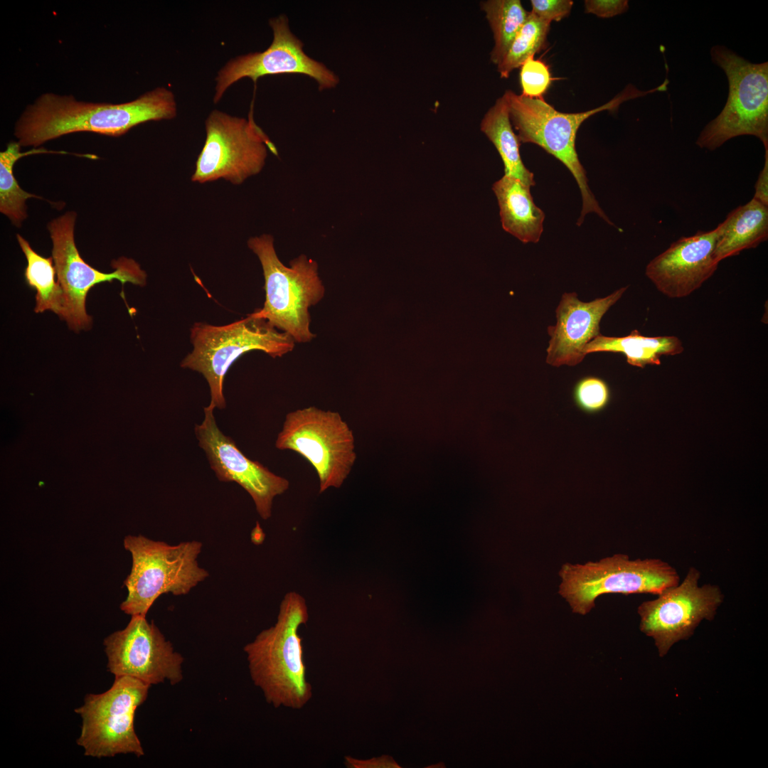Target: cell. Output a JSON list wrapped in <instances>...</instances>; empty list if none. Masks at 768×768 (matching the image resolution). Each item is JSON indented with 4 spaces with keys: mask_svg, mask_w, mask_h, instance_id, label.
Segmentation results:
<instances>
[{
    "mask_svg": "<svg viewBox=\"0 0 768 768\" xmlns=\"http://www.w3.org/2000/svg\"><path fill=\"white\" fill-rule=\"evenodd\" d=\"M176 114L175 95L164 87L121 104L85 102L72 95L46 93L23 112L15 125L14 135L21 146L35 148L78 132L118 137L139 124L171 119Z\"/></svg>",
    "mask_w": 768,
    "mask_h": 768,
    "instance_id": "1",
    "label": "cell"
},
{
    "mask_svg": "<svg viewBox=\"0 0 768 768\" xmlns=\"http://www.w3.org/2000/svg\"><path fill=\"white\" fill-rule=\"evenodd\" d=\"M308 620L305 599L297 592H288L281 602L275 624L243 648L254 685L276 708L302 709L312 698L302 639L298 634L299 626Z\"/></svg>",
    "mask_w": 768,
    "mask_h": 768,
    "instance_id": "2",
    "label": "cell"
},
{
    "mask_svg": "<svg viewBox=\"0 0 768 768\" xmlns=\"http://www.w3.org/2000/svg\"><path fill=\"white\" fill-rule=\"evenodd\" d=\"M654 90H658L657 88ZM654 90L641 92L634 87H626L607 103L577 113L558 111L543 97H527L510 90L503 95L507 102L511 122L518 132L516 135L520 142L532 143L543 148L561 161L577 181L582 201L577 225H580L585 216L591 212L614 225L590 189L586 171L579 160L575 140L580 126L597 112L606 110H614L623 102L654 92Z\"/></svg>",
    "mask_w": 768,
    "mask_h": 768,
    "instance_id": "3",
    "label": "cell"
},
{
    "mask_svg": "<svg viewBox=\"0 0 768 768\" xmlns=\"http://www.w3.org/2000/svg\"><path fill=\"white\" fill-rule=\"evenodd\" d=\"M123 543L131 553L132 565L124 581L127 596L120 609L131 617H146L160 595L186 594L209 576L198 562L203 546L200 541L173 545L141 535H129Z\"/></svg>",
    "mask_w": 768,
    "mask_h": 768,
    "instance_id": "4",
    "label": "cell"
},
{
    "mask_svg": "<svg viewBox=\"0 0 768 768\" xmlns=\"http://www.w3.org/2000/svg\"><path fill=\"white\" fill-rule=\"evenodd\" d=\"M191 341L193 349L181 361V367L205 377L210 388V405L220 410L225 407L224 378L237 359L253 350L272 358L281 357L292 351L295 344L290 335L278 331L255 312L223 326L195 323L191 329Z\"/></svg>",
    "mask_w": 768,
    "mask_h": 768,
    "instance_id": "5",
    "label": "cell"
},
{
    "mask_svg": "<svg viewBox=\"0 0 768 768\" xmlns=\"http://www.w3.org/2000/svg\"><path fill=\"white\" fill-rule=\"evenodd\" d=\"M248 247L257 256L265 279V301L254 312L272 326L290 335L295 342L310 341L315 335L310 331L309 309L324 296V287L319 277L317 263L301 255L290 267L282 263L268 234L250 238Z\"/></svg>",
    "mask_w": 768,
    "mask_h": 768,
    "instance_id": "6",
    "label": "cell"
},
{
    "mask_svg": "<svg viewBox=\"0 0 768 768\" xmlns=\"http://www.w3.org/2000/svg\"><path fill=\"white\" fill-rule=\"evenodd\" d=\"M710 55L725 72L729 92L723 109L704 127L696 144L713 151L734 137L752 135L768 150V63H752L721 45L712 47Z\"/></svg>",
    "mask_w": 768,
    "mask_h": 768,
    "instance_id": "7",
    "label": "cell"
},
{
    "mask_svg": "<svg viewBox=\"0 0 768 768\" xmlns=\"http://www.w3.org/2000/svg\"><path fill=\"white\" fill-rule=\"evenodd\" d=\"M559 575V594L575 613L586 614L596 599L605 594H658L679 583L676 570L658 558L630 560L624 554L589 562L564 564Z\"/></svg>",
    "mask_w": 768,
    "mask_h": 768,
    "instance_id": "8",
    "label": "cell"
},
{
    "mask_svg": "<svg viewBox=\"0 0 768 768\" xmlns=\"http://www.w3.org/2000/svg\"><path fill=\"white\" fill-rule=\"evenodd\" d=\"M275 446L296 452L314 466L319 493L341 487L356 459L353 432L341 415L312 406L286 415Z\"/></svg>",
    "mask_w": 768,
    "mask_h": 768,
    "instance_id": "9",
    "label": "cell"
},
{
    "mask_svg": "<svg viewBox=\"0 0 768 768\" xmlns=\"http://www.w3.org/2000/svg\"><path fill=\"white\" fill-rule=\"evenodd\" d=\"M205 127L206 141L191 176L193 182L223 178L239 185L262 171L268 151L278 155L274 144L255 122L252 106L247 118L214 110Z\"/></svg>",
    "mask_w": 768,
    "mask_h": 768,
    "instance_id": "10",
    "label": "cell"
},
{
    "mask_svg": "<svg viewBox=\"0 0 768 768\" xmlns=\"http://www.w3.org/2000/svg\"><path fill=\"white\" fill-rule=\"evenodd\" d=\"M151 685L127 676H115L110 689L88 694L75 709L82 718L77 744L85 756L114 757L119 754H144L135 732V713L146 699Z\"/></svg>",
    "mask_w": 768,
    "mask_h": 768,
    "instance_id": "11",
    "label": "cell"
},
{
    "mask_svg": "<svg viewBox=\"0 0 768 768\" xmlns=\"http://www.w3.org/2000/svg\"><path fill=\"white\" fill-rule=\"evenodd\" d=\"M76 218V213L68 211L50 221L47 228L53 243L52 257L57 281L65 297L64 320L70 329L79 331L89 329L92 324V318L85 309L86 297L91 288L114 279L119 280L122 285L130 282L144 286L146 274L136 261L124 257L113 262L115 270L110 273L100 272L86 263L75 242Z\"/></svg>",
    "mask_w": 768,
    "mask_h": 768,
    "instance_id": "12",
    "label": "cell"
},
{
    "mask_svg": "<svg viewBox=\"0 0 768 768\" xmlns=\"http://www.w3.org/2000/svg\"><path fill=\"white\" fill-rule=\"evenodd\" d=\"M700 572L690 567L683 580L638 607L640 630L651 637L660 656L671 646L690 637L703 619L713 620L723 601L718 586L698 585Z\"/></svg>",
    "mask_w": 768,
    "mask_h": 768,
    "instance_id": "13",
    "label": "cell"
},
{
    "mask_svg": "<svg viewBox=\"0 0 768 768\" xmlns=\"http://www.w3.org/2000/svg\"><path fill=\"white\" fill-rule=\"evenodd\" d=\"M104 646L107 668L114 676L133 677L151 686L166 681L174 686L183 680V656L146 617L132 616L124 629L105 639Z\"/></svg>",
    "mask_w": 768,
    "mask_h": 768,
    "instance_id": "14",
    "label": "cell"
},
{
    "mask_svg": "<svg viewBox=\"0 0 768 768\" xmlns=\"http://www.w3.org/2000/svg\"><path fill=\"white\" fill-rule=\"evenodd\" d=\"M269 24L273 40L265 50L238 55L228 61L218 72L214 103L221 100L232 85L245 78L256 83L259 78L269 75L303 74L313 78L318 83L319 90L337 85L338 76L324 64L304 53L303 43L291 31L285 15L271 18Z\"/></svg>",
    "mask_w": 768,
    "mask_h": 768,
    "instance_id": "15",
    "label": "cell"
},
{
    "mask_svg": "<svg viewBox=\"0 0 768 768\" xmlns=\"http://www.w3.org/2000/svg\"><path fill=\"white\" fill-rule=\"evenodd\" d=\"M211 405L204 407V419L195 427L199 446L205 451L211 469L221 481H235L252 497L263 520L272 516L274 498L284 493L289 481L270 471L259 462L247 458L234 441L218 427Z\"/></svg>",
    "mask_w": 768,
    "mask_h": 768,
    "instance_id": "16",
    "label": "cell"
},
{
    "mask_svg": "<svg viewBox=\"0 0 768 768\" xmlns=\"http://www.w3.org/2000/svg\"><path fill=\"white\" fill-rule=\"evenodd\" d=\"M717 238V228L681 238L649 262L646 277L669 298L690 295L718 269L714 257Z\"/></svg>",
    "mask_w": 768,
    "mask_h": 768,
    "instance_id": "17",
    "label": "cell"
},
{
    "mask_svg": "<svg viewBox=\"0 0 768 768\" xmlns=\"http://www.w3.org/2000/svg\"><path fill=\"white\" fill-rule=\"evenodd\" d=\"M627 287L593 301L585 302L575 292L565 293L555 310L556 324L548 328L550 336L547 363L574 366L582 361L586 345L600 334L602 316L623 295Z\"/></svg>",
    "mask_w": 768,
    "mask_h": 768,
    "instance_id": "18",
    "label": "cell"
},
{
    "mask_svg": "<svg viewBox=\"0 0 768 768\" xmlns=\"http://www.w3.org/2000/svg\"><path fill=\"white\" fill-rule=\"evenodd\" d=\"M530 188L520 180L505 175L492 186L503 230L523 243L539 241L545 219V213L535 204Z\"/></svg>",
    "mask_w": 768,
    "mask_h": 768,
    "instance_id": "19",
    "label": "cell"
},
{
    "mask_svg": "<svg viewBox=\"0 0 768 768\" xmlns=\"http://www.w3.org/2000/svg\"><path fill=\"white\" fill-rule=\"evenodd\" d=\"M717 262L757 247L768 238V206L754 198L732 210L717 227Z\"/></svg>",
    "mask_w": 768,
    "mask_h": 768,
    "instance_id": "20",
    "label": "cell"
},
{
    "mask_svg": "<svg viewBox=\"0 0 768 768\" xmlns=\"http://www.w3.org/2000/svg\"><path fill=\"white\" fill-rule=\"evenodd\" d=\"M681 341L674 336H644L634 330L626 336H606L601 334L585 346L586 355L596 352L622 353L626 362L633 366L644 368L647 365H660L661 356L683 353Z\"/></svg>",
    "mask_w": 768,
    "mask_h": 768,
    "instance_id": "21",
    "label": "cell"
},
{
    "mask_svg": "<svg viewBox=\"0 0 768 768\" xmlns=\"http://www.w3.org/2000/svg\"><path fill=\"white\" fill-rule=\"evenodd\" d=\"M480 128L498 152L504 165L505 176L518 179L530 187L535 186L533 174L521 159V142L513 132L503 95L484 114Z\"/></svg>",
    "mask_w": 768,
    "mask_h": 768,
    "instance_id": "22",
    "label": "cell"
},
{
    "mask_svg": "<svg viewBox=\"0 0 768 768\" xmlns=\"http://www.w3.org/2000/svg\"><path fill=\"white\" fill-rule=\"evenodd\" d=\"M16 238L27 261L24 271L26 282L36 291L35 312L50 310L64 319L65 297L61 286L55 279L56 271L53 257L38 254L20 234L16 235Z\"/></svg>",
    "mask_w": 768,
    "mask_h": 768,
    "instance_id": "23",
    "label": "cell"
},
{
    "mask_svg": "<svg viewBox=\"0 0 768 768\" xmlns=\"http://www.w3.org/2000/svg\"><path fill=\"white\" fill-rule=\"evenodd\" d=\"M18 142H11L6 149L0 153V211L16 227H21L27 218L26 201L28 198H43L28 193L18 185L13 173L15 163L21 157L42 153L66 154L65 151H48L43 148H33L26 152L21 151Z\"/></svg>",
    "mask_w": 768,
    "mask_h": 768,
    "instance_id": "24",
    "label": "cell"
},
{
    "mask_svg": "<svg viewBox=\"0 0 768 768\" xmlns=\"http://www.w3.org/2000/svg\"><path fill=\"white\" fill-rule=\"evenodd\" d=\"M493 32L494 46L491 61L498 65L526 22L529 12L520 0H488L480 3Z\"/></svg>",
    "mask_w": 768,
    "mask_h": 768,
    "instance_id": "25",
    "label": "cell"
},
{
    "mask_svg": "<svg viewBox=\"0 0 768 768\" xmlns=\"http://www.w3.org/2000/svg\"><path fill=\"white\" fill-rule=\"evenodd\" d=\"M550 23L540 19L531 11L513 41L497 70L501 78H507L516 68L547 46Z\"/></svg>",
    "mask_w": 768,
    "mask_h": 768,
    "instance_id": "26",
    "label": "cell"
},
{
    "mask_svg": "<svg viewBox=\"0 0 768 768\" xmlns=\"http://www.w3.org/2000/svg\"><path fill=\"white\" fill-rule=\"evenodd\" d=\"M573 400L577 407L587 414H597L609 403L611 392L602 378L588 375L580 379L573 388Z\"/></svg>",
    "mask_w": 768,
    "mask_h": 768,
    "instance_id": "27",
    "label": "cell"
},
{
    "mask_svg": "<svg viewBox=\"0 0 768 768\" xmlns=\"http://www.w3.org/2000/svg\"><path fill=\"white\" fill-rule=\"evenodd\" d=\"M520 68L521 95L530 98L543 97L553 81L549 66L544 61L535 59L533 55L527 58Z\"/></svg>",
    "mask_w": 768,
    "mask_h": 768,
    "instance_id": "28",
    "label": "cell"
},
{
    "mask_svg": "<svg viewBox=\"0 0 768 768\" xmlns=\"http://www.w3.org/2000/svg\"><path fill=\"white\" fill-rule=\"evenodd\" d=\"M531 12L548 23L567 16L573 6L571 0H531Z\"/></svg>",
    "mask_w": 768,
    "mask_h": 768,
    "instance_id": "29",
    "label": "cell"
},
{
    "mask_svg": "<svg viewBox=\"0 0 768 768\" xmlns=\"http://www.w3.org/2000/svg\"><path fill=\"white\" fill-rule=\"evenodd\" d=\"M585 12L601 18H610L626 12L629 9L626 0H586Z\"/></svg>",
    "mask_w": 768,
    "mask_h": 768,
    "instance_id": "30",
    "label": "cell"
},
{
    "mask_svg": "<svg viewBox=\"0 0 768 768\" xmlns=\"http://www.w3.org/2000/svg\"><path fill=\"white\" fill-rule=\"evenodd\" d=\"M344 759V764L348 768L399 767L395 761L388 756H382L370 759H358L350 756H346Z\"/></svg>",
    "mask_w": 768,
    "mask_h": 768,
    "instance_id": "31",
    "label": "cell"
},
{
    "mask_svg": "<svg viewBox=\"0 0 768 768\" xmlns=\"http://www.w3.org/2000/svg\"><path fill=\"white\" fill-rule=\"evenodd\" d=\"M753 198L768 206V150L765 151L764 164L755 183Z\"/></svg>",
    "mask_w": 768,
    "mask_h": 768,
    "instance_id": "32",
    "label": "cell"
}]
</instances>
